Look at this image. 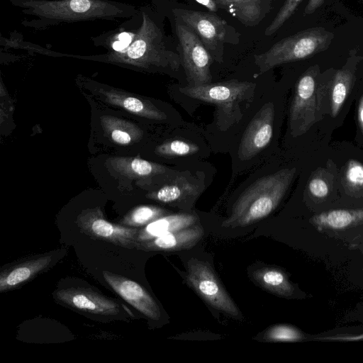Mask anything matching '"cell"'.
Masks as SVG:
<instances>
[{
	"mask_svg": "<svg viewBox=\"0 0 363 363\" xmlns=\"http://www.w3.org/2000/svg\"><path fill=\"white\" fill-rule=\"evenodd\" d=\"M255 88L254 82L231 79L187 85L179 91L189 97L215 105L216 125L223 132L241 121L254 100Z\"/></svg>",
	"mask_w": 363,
	"mask_h": 363,
	"instance_id": "obj_2",
	"label": "cell"
},
{
	"mask_svg": "<svg viewBox=\"0 0 363 363\" xmlns=\"http://www.w3.org/2000/svg\"><path fill=\"white\" fill-rule=\"evenodd\" d=\"M64 256L63 250L27 257L9 264L1 270L0 291L11 290L34 278Z\"/></svg>",
	"mask_w": 363,
	"mask_h": 363,
	"instance_id": "obj_13",
	"label": "cell"
},
{
	"mask_svg": "<svg viewBox=\"0 0 363 363\" xmlns=\"http://www.w3.org/2000/svg\"><path fill=\"white\" fill-rule=\"evenodd\" d=\"M328 339L337 340H347V341H356L363 340V334L354 336H346V337H329Z\"/></svg>",
	"mask_w": 363,
	"mask_h": 363,
	"instance_id": "obj_34",
	"label": "cell"
},
{
	"mask_svg": "<svg viewBox=\"0 0 363 363\" xmlns=\"http://www.w3.org/2000/svg\"><path fill=\"white\" fill-rule=\"evenodd\" d=\"M333 33L323 28H312L284 38L263 53L254 55L259 74L279 65L303 60L326 50Z\"/></svg>",
	"mask_w": 363,
	"mask_h": 363,
	"instance_id": "obj_4",
	"label": "cell"
},
{
	"mask_svg": "<svg viewBox=\"0 0 363 363\" xmlns=\"http://www.w3.org/2000/svg\"><path fill=\"white\" fill-rule=\"evenodd\" d=\"M14 4L23 7L27 13L45 20V23L60 21H77L97 17H113L133 13V9L100 0H12Z\"/></svg>",
	"mask_w": 363,
	"mask_h": 363,
	"instance_id": "obj_3",
	"label": "cell"
},
{
	"mask_svg": "<svg viewBox=\"0 0 363 363\" xmlns=\"http://www.w3.org/2000/svg\"><path fill=\"white\" fill-rule=\"evenodd\" d=\"M311 222L319 230H343L363 222V208L323 212L314 216Z\"/></svg>",
	"mask_w": 363,
	"mask_h": 363,
	"instance_id": "obj_18",
	"label": "cell"
},
{
	"mask_svg": "<svg viewBox=\"0 0 363 363\" xmlns=\"http://www.w3.org/2000/svg\"><path fill=\"white\" fill-rule=\"evenodd\" d=\"M186 279L197 294L213 308L235 318L241 316L236 304L207 262L195 258L189 260Z\"/></svg>",
	"mask_w": 363,
	"mask_h": 363,
	"instance_id": "obj_9",
	"label": "cell"
},
{
	"mask_svg": "<svg viewBox=\"0 0 363 363\" xmlns=\"http://www.w3.org/2000/svg\"><path fill=\"white\" fill-rule=\"evenodd\" d=\"M318 67H310L298 79L289 111L291 133H305L322 116V101L325 88L317 81Z\"/></svg>",
	"mask_w": 363,
	"mask_h": 363,
	"instance_id": "obj_7",
	"label": "cell"
},
{
	"mask_svg": "<svg viewBox=\"0 0 363 363\" xmlns=\"http://www.w3.org/2000/svg\"><path fill=\"white\" fill-rule=\"evenodd\" d=\"M302 0H286L278 13L266 28L264 35L271 36L293 15Z\"/></svg>",
	"mask_w": 363,
	"mask_h": 363,
	"instance_id": "obj_28",
	"label": "cell"
},
{
	"mask_svg": "<svg viewBox=\"0 0 363 363\" xmlns=\"http://www.w3.org/2000/svg\"><path fill=\"white\" fill-rule=\"evenodd\" d=\"M357 119L359 122V127L363 133V95L361 96L358 111H357Z\"/></svg>",
	"mask_w": 363,
	"mask_h": 363,
	"instance_id": "obj_33",
	"label": "cell"
},
{
	"mask_svg": "<svg viewBox=\"0 0 363 363\" xmlns=\"http://www.w3.org/2000/svg\"><path fill=\"white\" fill-rule=\"evenodd\" d=\"M54 297L60 303L77 311L98 318L113 319L123 316L121 307L118 302L91 288H62L55 291Z\"/></svg>",
	"mask_w": 363,
	"mask_h": 363,
	"instance_id": "obj_10",
	"label": "cell"
},
{
	"mask_svg": "<svg viewBox=\"0 0 363 363\" xmlns=\"http://www.w3.org/2000/svg\"><path fill=\"white\" fill-rule=\"evenodd\" d=\"M204 230L199 223L154 239L138 243V250L144 251H180L195 246L203 238Z\"/></svg>",
	"mask_w": 363,
	"mask_h": 363,
	"instance_id": "obj_15",
	"label": "cell"
},
{
	"mask_svg": "<svg viewBox=\"0 0 363 363\" xmlns=\"http://www.w3.org/2000/svg\"><path fill=\"white\" fill-rule=\"evenodd\" d=\"M126 54L128 58L145 68L152 67L174 72L182 66L178 52L169 48L162 29L145 13L137 38Z\"/></svg>",
	"mask_w": 363,
	"mask_h": 363,
	"instance_id": "obj_6",
	"label": "cell"
},
{
	"mask_svg": "<svg viewBox=\"0 0 363 363\" xmlns=\"http://www.w3.org/2000/svg\"><path fill=\"white\" fill-rule=\"evenodd\" d=\"M310 193L317 198H324L328 196L329 187L326 182L321 178H313L308 183Z\"/></svg>",
	"mask_w": 363,
	"mask_h": 363,
	"instance_id": "obj_30",
	"label": "cell"
},
{
	"mask_svg": "<svg viewBox=\"0 0 363 363\" xmlns=\"http://www.w3.org/2000/svg\"><path fill=\"white\" fill-rule=\"evenodd\" d=\"M199 222V217L195 214L174 213L165 215L140 229L137 238L138 242L150 240L157 237L188 228Z\"/></svg>",
	"mask_w": 363,
	"mask_h": 363,
	"instance_id": "obj_17",
	"label": "cell"
},
{
	"mask_svg": "<svg viewBox=\"0 0 363 363\" xmlns=\"http://www.w3.org/2000/svg\"><path fill=\"white\" fill-rule=\"evenodd\" d=\"M354 72L349 68H342L336 72L331 86L330 108L333 117L340 111L351 89Z\"/></svg>",
	"mask_w": 363,
	"mask_h": 363,
	"instance_id": "obj_21",
	"label": "cell"
},
{
	"mask_svg": "<svg viewBox=\"0 0 363 363\" xmlns=\"http://www.w3.org/2000/svg\"><path fill=\"white\" fill-rule=\"evenodd\" d=\"M125 162L126 172L136 177H146L164 171V167L140 158L129 159Z\"/></svg>",
	"mask_w": 363,
	"mask_h": 363,
	"instance_id": "obj_27",
	"label": "cell"
},
{
	"mask_svg": "<svg viewBox=\"0 0 363 363\" xmlns=\"http://www.w3.org/2000/svg\"><path fill=\"white\" fill-rule=\"evenodd\" d=\"M345 180L348 189L363 190V164L354 160L348 162L345 173Z\"/></svg>",
	"mask_w": 363,
	"mask_h": 363,
	"instance_id": "obj_29",
	"label": "cell"
},
{
	"mask_svg": "<svg viewBox=\"0 0 363 363\" xmlns=\"http://www.w3.org/2000/svg\"><path fill=\"white\" fill-rule=\"evenodd\" d=\"M174 18L190 28L199 37L213 60L223 62L225 45H238L240 33L225 20L213 13L175 8Z\"/></svg>",
	"mask_w": 363,
	"mask_h": 363,
	"instance_id": "obj_5",
	"label": "cell"
},
{
	"mask_svg": "<svg viewBox=\"0 0 363 363\" xmlns=\"http://www.w3.org/2000/svg\"><path fill=\"white\" fill-rule=\"evenodd\" d=\"M243 26L252 28L259 25L270 13L275 0H213Z\"/></svg>",
	"mask_w": 363,
	"mask_h": 363,
	"instance_id": "obj_16",
	"label": "cell"
},
{
	"mask_svg": "<svg viewBox=\"0 0 363 363\" xmlns=\"http://www.w3.org/2000/svg\"><path fill=\"white\" fill-rule=\"evenodd\" d=\"M175 32L178 39V54L181 59L189 86H199L211 82L210 67L214 61L196 34L175 18Z\"/></svg>",
	"mask_w": 363,
	"mask_h": 363,
	"instance_id": "obj_8",
	"label": "cell"
},
{
	"mask_svg": "<svg viewBox=\"0 0 363 363\" xmlns=\"http://www.w3.org/2000/svg\"><path fill=\"white\" fill-rule=\"evenodd\" d=\"M197 145L182 140H172L159 145L155 152L161 157L167 158L184 157L198 152Z\"/></svg>",
	"mask_w": 363,
	"mask_h": 363,
	"instance_id": "obj_25",
	"label": "cell"
},
{
	"mask_svg": "<svg viewBox=\"0 0 363 363\" xmlns=\"http://www.w3.org/2000/svg\"><path fill=\"white\" fill-rule=\"evenodd\" d=\"M199 193L200 189L196 184L180 176L159 189L150 197L165 203H179L187 199L195 198Z\"/></svg>",
	"mask_w": 363,
	"mask_h": 363,
	"instance_id": "obj_19",
	"label": "cell"
},
{
	"mask_svg": "<svg viewBox=\"0 0 363 363\" xmlns=\"http://www.w3.org/2000/svg\"><path fill=\"white\" fill-rule=\"evenodd\" d=\"M118 40L130 45L132 42L131 35L128 32H122L118 35Z\"/></svg>",
	"mask_w": 363,
	"mask_h": 363,
	"instance_id": "obj_36",
	"label": "cell"
},
{
	"mask_svg": "<svg viewBox=\"0 0 363 363\" xmlns=\"http://www.w3.org/2000/svg\"><path fill=\"white\" fill-rule=\"evenodd\" d=\"M274 113V104L267 102L255 114L241 138L238 151L240 160L252 159L269 144L273 135Z\"/></svg>",
	"mask_w": 363,
	"mask_h": 363,
	"instance_id": "obj_11",
	"label": "cell"
},
{
	"mask_svg": "<svg viewBox=\"0 0 363 363\" xmlns=\"http://www.w3.org/2000/svg\"><path fill=\"white\" fill-rule=\"evenodd\" d=\"M102 274L111 289L139 312L152 320L160 318L158 304L140 284L110 272L103 271Z\"/></svg>",
	"mask_w": 363,
	"mask_h": 363,
	"instance_id": "obj_14",
	"label": "cell"
},
{
	"mask_svg": "<svg viewBox=\"0 0 363 363\" xmlns=\"http://www.w3.org/2000/svg\"><path fill=\"white\" fill-rule=\"evenodd\" d=\"M324 2V0H309L304 12L306 14H311L318 9Z\"/></svg>",
	"mask_w": 363,
	"mask_h": 363,
	"instance_id": "obj_31",
	"label": "cell"
},
{
	"mask_svg": "<svg viewBox=\"0 0 363 363\" xmlns=\"http://www.w3.org/2000/svg\"><path fill=\"white\" fill-rule=\"evenodd\" d=\"M295 174L296 168H284L256 180L237 199L221 226L245 227L268 216L279 204Z\"/></svg>",
	"mask_w": 363,
	"mask_h": 363,
	"instance_id": "obj_1",
	"label": "cell"
},
{
	"mask_svg": "<svg viewBox=\"0 0 363 363\" xmlns=\"http://www.w3.org/2000/svg\"><path fill=\"white\" fill-rule=\"evenodd\" d=\"M167 211L156 206H143L135 208L122 221L123 224L133 227L147 225L152 221L165 216Z\"/></svg>",
	"mask_w": 363,
	"mask_h": 363,
	"instance_id": "obj_24",
	"label": "cell"
},
{
	"mask_svg": "<svg viewBox=\"0 0 363 363\" xmlns=\"http://www.w3.org/2000/svg\"><path fill=\"white\" fill-rule=\"evenodd\" d=\"M303 334L297 328L288 325H276L269 328L263 339L271 342H296L302 340Z\"/></svg>",
	"mask_w": 363,
	"mask_h": 363,
	"instance_id": "obj_26",
	"label": "cell"
},
{
	"mask_svg": "<svg viewBox=\"0 0 363 363\" xmlns=\"http://www.w3.org/2000/svg\"><path fill=\"white\" fill-rule=\"evenodd\" d=\"M80 230L91 238L128 249H137L138 228L118 225L105 220L96 211L79 218Z\"/></svg>",
	"mask_w": 363,
	"mask_h": 363,
	"instance_id": "obj_12",
	"label": "cell"
},
{
	"mask_svg": "<svg viewBox=\"0 0 363 363\" xmlns=\"http://www.w3.org/2000/svg\"><path fill=\"white\" fill-rule=\"evenodd\" d=\"M253 279L262 287L280 296H289L294 287L286 274L272 267H264L252 273Z\"/></svg>",
	"mask_w": 363,
	"mask_h": 363,
	"instance_id": "obj_20",
	"label": "cell"
},
{
	"mask_svg": "<svg viewBox=\"0 0 363 363\" xmlns=\"http://www.w3.org/2000/svg\"><path fill=\"white\" fill-rule=\"evenodd\" d=\"M130 45H128L125 43H123L120 40L115 41L112 44V48L115 51L123 52Z\"/></svg>",
	"mask_w": 363,
	"mask_h": 363,
	"instance_id": "obj_35",
	"label": "cell"
},
{
	"mask_svg": "<svg viewBox=\"0 0 363 363\" xmlns=\"http://www.w3.org/2000/svg\"><path fill=\"white\" fill-rule=\"evenodd\" d=\"M104 123L111 139L120 145H128L142 135L138 128L131 130L130 124L114 118H106Z\"/></svg>",
	"mask_w": 363,
	"mask_h": 363,
	"instance_id": "obj_23",
	"label": "cell"
},
{
	"mask_svg": "<svg viewBox=\"0 0 363 363\" xmlns=\"http://www.w3.org/2000/svg\"><path fill=\"white\" fill-rule=\"evenodd\" d=\"M108 99L113 104L143 117L155 120H164L167 118L166 114L153 104L138 98L111 94L108 95Z\"/></svg>",
	"mask_w": 363,
	"mask_h": 363,
	"instance_id": "obj_22",
	"label": "cell"
},
{
	"mask_svg": "<svg viewBox=\"0 0 363 363\" xmlns=\"http://www.w3.org/2000/svg\"><path fill=\"white\" fill-rule=\"evenodd\" d=\"M201 5L206 7L208 11L211 12H216L218 10V7L213 0H195Z\"/></svg>",
	"mask_w": 363,
	"mask_h": 363,
	"instance_id": "obj_32",
	"label": "cell"
}]
</instances>
